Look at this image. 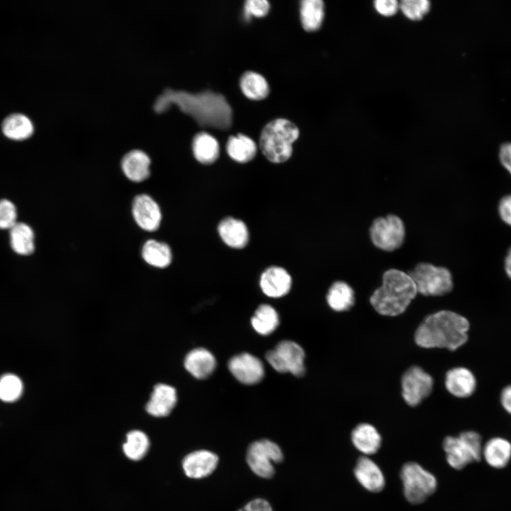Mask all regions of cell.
<instances>
[{"label":"cell","mask_w":511,"mask_h":511,"mask_svg":"<svg viewBox=\"0 0 511 511\" xmlns=\"http://www.w3.org/2000/svg\"><path fill=\"white\" fill-rule=\"evenodd\" d=\"M177 399V392L173 387L159 383L153 388L150 398L146 405V410L153 417H166L174 409Z\"/></svg>","instance_id":"obj_17"},{"label":"cell","mask_w":511,"mask_h":511,"mask_svg":"<svg viewBox=\"0 0 511 511\" xmlns=\"http://www.w3.org/2000/svg\"><path fill=\"white\" fill-rule=\"evenodd\" d=\"M353 446L362 454H375L380 448L382 438L376 428L368 423L358 424L351 432Z\"/></svg>","instance_id":"obj_22"},{"label":"cell","mask_w":511,"mask_h":511,"mask_svg":"<svg viewBox=\"0 0 511 511\" xmlns=\"http://www.w3.org/2000/svg\"><path fill=\"white\" fill-rule=\"evenodd\" d=\"M498 212L501 219L511 226V194L506 195L500 199Z\"/></svg>","instance_id":"obj_39"},{"label":"cell","mask_w":511,"mask_h":511,"mask_svg":"<svg viewBox=\"0 0 511 511\" xmlns=\"http://www.w3.org/2000/svg\"><path fill=\"white\" fill-rule=\"evenodd\" d=\"M483 446L481 436L474 431L461 432L458 436H446L443 441L446 461L456 470L480 461Z\"/></svg>","instance_id":"obj_5"},{"label":"cell","mask_w":511,"mask_h":511,"mask_svg":"<svg viewBox=\"0 0 511 511\" xmlns=\"http://www.w3.org/2000/svg\"><path fill=\"white\" fill-rule=\"evenodd\" d=\"M469 322L463 316L441 310L427 316L417 328L414 341L424 348L455 351L468 340Z\"/></svg>","instance_id":"obj_2"},{"label":"cell","mask_w":511,"mask_h":511,"mask_svg":"<svg viewBox=\"0 0 511 511\" xmlns=\"http://www.w3.org/2000/svg\"><path fill=\"white\" fill-rule=\"evenodd\" d=\"M132 214L136 224L145 231H153L160 226L162 219L160 207L148 194H138L134 198Z\"/></svg>","instance_id":"obj_13"},{"label":"cell","mask_w":511,"mask_h":511,"mask_svg":"<svg viewBox=\"0 0 511 511\" xmlns=\"http://www.w3.org/2000/svg\"><path fill=\"white\" fill-rule=\"evenodd\" d=\"M482 456L490 466L502 468L511 460V443L502 437H493L483 446Z\"/></svg>","instance_id":"obj_23"},{"label":"cell","mask_w":511,"mask_h":511,"mask_svg":"<svg viewBox=\"0 0 511 511\" xmlns=\"http://www.w3.org/2000/svg\"><path fill=\"white\" fill-rule=\"evenodd\" d=\"M23 385L21 378L12 373H6L0 378V400L13 402L23 394Z\"/></svg>","instance_id":"obj_34"},{"label":"cell","mask_w":511,"mask_h":511,"mask_svg":"<svg viewBox=\"0 0 511 511\" xmlns=\"http://www.w3.org/2000/svg\"><path fill=\"white\" fill-rule=\"evenodd\" d=\"M238 511H273V509L267 500L257 498L248 502Z\"/></svg>","instance_id":"obj_40"},{"label":"cell","mask_w":511,"mask_h":511,"mask_svg":"<svg viewBox=\"0 0 511 511\" xmlns=\"http://www.w3.org/2000/svg\"><path fill=\"white\" fill-rule=\"evenodd\" d=\"M409 275L415 283L417 292L424 296H443L454 287L449 269L429 263H418Z\"/></svg>","instance_id":"obj_7"},{"label":"cell","mask_w":511,"mask_h":511,"mask_svg":"<svg viewBox=\"0 0 511 511\" xmlns=\"http://www.w3.org/2000/svg\"><path fill=\"white\" fill-rule=\"evenodd\" d=\"M150 159L143 150L134 149L126 153L121 160V168L126 177L133 182H142L150 175Z\"/></svg>","instance_id":"obj_20"},{"label":"cell","mask_w":511,"mask_h":511,"mask_svg":"<svg viewBox=\"0 0 511 511\" xmlns=\"http://www.w3.org/2000/svg\"><path fill=\"white\" fill-rule=\"evenodd\" d=\"M500 401L504 409L511 414V385L502 390Z\"/></svg>","instance_id":"obj_42"},{"label":"cell","mask_w":511,"mask_h":511,"mask_svg":"<svg viewBox=\"0 0 511 511\" xmlns=\"http://www.w3.org/2000/svg\"><path fill=\"white\" fill-rule=\"evenodd\" d=\"M149 446V439L143 432L133 430L126 434V440L122 448L128 458L138 461L146 455Z\"/></svg>","instance_id":"obj_33"},{"label":"cell","mask_w":511,"mask_h":511,"mask_svg":"<svg viewBox=\"0 0 511 511\" xmlns=\"http://www.w3.org/2000/svg\"><path fill=\"white\" fill-rule=\"evenodd\" d=\"M305 354L303 348L292 341H280L274 349L268 351L265 358L279 373H290L301 377L305 373Z\"/></svg>","instance_id":"obj_9"},{"label":"cell","mask_w":511,"mask_h":511,"mask_svg":"<svg viewBox=\"0 0 511 511\" xmlns=\"http://www.w3.org/2000/svg\"><path fill=\"white\" fill-rule=\"evenodd\" d=\"M405 234L403 221L394 214L376 218L370 227V237L373 244L385 251H393L400 248Z\"/></svg>","instance_id":"obj_8"},{"label":"cell","mask_w":511,"mask_h":511,"mask_svg":"<svg viewBox=\"0 0 511 511\" xmlns=\"http://www.w3.org/2000/svg\"><path fill=\"white\" fill-rule=\"evenodd\" d=\"M404 495L414 505L424 502L436 490L435 476L415 462H407L400 471Z\"/></svg>","instance_id":"obj_6"},{"label":"cell","mask_w":511,"mask_h":511,"mask_svg":"<svg viewBox=\"0 0 511 511\" xmlns=\"http://www.w3.org/2000/svg\"><path fill=\"white\" fill-rule=\"evenodd\" d=\"M283 461V454L275 443L260 439L251 444L246 454V461L252 471L259 477L272 478L275 473L273 463Z\"/></svg>","instance_id":"obj_10"},{"label":"cell","mask_w":511,"mask_h":511,"mask_svg":"<svg viewBox=\"0 0 511 511\" xmlns=\"http://www.w3.org/2000/svg\"><path fill=\"white\" fill-rule=\"evenodd\" d=\"M228 368L235 378L246 385L260 382L264 376V367L261 361L248 353L233 356L228 363Z\"/></svg>","instance_id":"obj_12"},{"label":"cell","mask_w":511,"mask_h":511,"mask_svg":"<svg viewBox=\"0 0 511 511\" xmlns=\"http://www.w3.org/2000/svg\"><path fill=\"white\" fill-rule=\"evenodd\" d=\"M34 232L26 223L16 222L9 229V239L13 251L21 256H29L34 252Z\"/></svg>","instance_id":"obj_26"},{"label":"cell","mask_w":511,"mask_h":511,"mask_svg":"<svg viewBox=\"0 0 511 511\" xmlns=\"http://www.w3.org/2000/svg\"><path fill=\"white\" fill-rule=\"evenodd\" d=\"M399 6L410 19L419 20L429 11L430 3L427 0H402Z\"/></svg>","instance_id":"obj_35"},{"label":"cell","mask_w":511,"mask_h":511,"mask_svg":"<svg viewBox=\"0 0 511 511\" xmlns=\"http://www.w3.org/2000/svg\"><path fill=\"white\" fill-rule=\"evenodd\" d=\"M270 4L266 0H248L245 2V17L248 19L252 16L263 17L269 11Z\"/></svg>","instance_id":"obj_37"},{"label":"cell","mask_w":511,"mask_h":511,"mask_svg":"<svg viewBox=\"0 0 511 511\" xmlns=\"http://www.w3.org/2000/svg\"><path fill=\"white\" fill-rule=\"evenodd\" d=\"M445 387L448 392L455 397H468L476 390V380L473 373L468 368H454L446 373Z\"/></svg>","instance_id":"obj_19"},{"label":"cell","mask_w":511,"mask_h":511,"mask_svg":"<svg viewBox=\"0 0 511 511\" xmlns=\"http://www.w3.org/2000/svg\"><path fill=\"white\" fill-rule=\"evenodd\" d=\"M226 151L232 160L246 163L254 158L257 146L251 138L238 133L229 137L226 143Z\"/></svg>","instance_id":"obj_28"},{"label":"cell","mask_w":511,"mask_h":511,"mask_svg":"<svg viewBox=\"0 0 511 511\" xmlns=\"http://www.w3.org/2000/svg\"><path fill=\"white\" fill-rule=\"evenodd\" d=\"M192 151L198 162L204 165H210L219 158V145L212 136L206 132H200L193 138Z\"/></svg>","instance_id":"obj_25"},{"label":"cell","mask_w":511,"mask_h":511,"mask_svg":"<svg viewBox=\"0 0 511 511\" xmlns=\"http://www.w3.org/2000/svg\"><path fill=\"white\" fill-rule=\"evenodd\" d=\"M297 126L285 119H276L263 128L259 146L265 157L271 163L287 161L292 153V143L299 136Z\"/></svg>","instance_id":"obj_4"},{"label":"cell","mask_w":511,"mask_h":511,"mask_svg":"<svg viewBox=\"0 0 511 511\" xmlns=\"http://www.w3.org/2000/svg\"><path fill=\"white\" fill-rule=\"evenodd\" d=\"M240 87L248 99L261 100L269 93V87L265 79L260 74L248 71L240 79Z\"/></svg>","instance_id":"obj_32"},{"label":"cell","mask_w":511,"mask_h":511,"mask_svg":"<svg viewBox=\"0 0 511 511\" xmlns=\"http://www.w3.org/2000/svg\"><path fill=\"white\" fill-rule=\"evenodd\" d=\"M251 324L259 334L269 335L279 325L278 314L273 307L267 304H261L252 317Z\"/></svg>","instance_id":"obj_31"},{"label":"cell","mask_w":511,"mask_h":511,"mask_svg":"<svg viewBox=\"0 0 511 511\" xmlns=\"http://www.w3.org/2000/svg\"><path fill=\"white\" fill-rule=\"evenodd\" d=\"M409 273L392 268L383 275L382 285L370 297V303L379 314L396 317L405 312L417 294Z\"/></svg>","instance_id":"obj_3"},{"label":"cell","mask_w":511,"mask_h":511,"mask_svg":"<svg viewBox=\"0 0 511 511\" xmlns=\"http://www.w3.org/2000/svg\"><path fill=\"white\" fill-rule=\"evenodd\" d=\"M432 376L417 366L409 368L401 378L402 396L407 405L415 407L432 392Z\"/></svg>","instance_id":"obj_11"},{"label":"cell","mask_w":511,"mask_h":511,"mask_svg":"<svg viewBox=\"0 0 511 511\" xmlns=\"http://www.w3.org/2000/svg\"><path fill=\"white\" fill-rule=\"evenodd\" d=\"M17 222L14 204L6 199L0 200V229H10Z\"/></svg>","instance_id":"obj_36"},{"label":"cell","mask_w":511,"mask_h":511,"mask_svg":"<svg viewBox=\"0 0 511 511\" xmlns=\"http://www.w3.org/2000/svg\"><path fill=\"white\" fill-rule=\"evenodd\" d=\"M142 256L149 265L164 268L172 261V252L169 246L153 239L148 240L142 248Z\"/></svg>","instance_id":"obj_29"},{"label":"cell","mask_w":511,"mask_h":511,"mask_svg":"<svg viewBox=\"0 0 511 511\" xmlns=\"http://www.w3.org/2000/svg\"><path fill=\"white\" fill-rule=\"evenodd\" d=\"M219 458L207 450H198L187 454L182 461L185 475L191 478L199 479L211 475L216 468Z\"/></svg>","instance_id":"obj_14"},{"label":"cell","mask_w":511,"mask_h":511,"mask_svg":"<svg viewBox=\"0 0 511 511\" xmlns=\"http://www.w3.org/2000/svg\"><path fill=\"white\" fill-rule=\"evenodd\" d=\"M324 6L321 0H304L300 2V19L306 31L318 30L323 21Z\"/></svg>","instance_id":"obj_30"},{"label":"cell","mask_w":511,"mask_h":511,"mask_svg":"<svg viewBox=\"0 0 511 511\" xmlns=\"http://www.w3.org/2000/svg\"><path fill=\"white\" fill-rule=\"evenodd\" d=\"M1 131L4 136L10 140L22 141L32 136L34 133V126L26 115L14 113L4 119Z\"/></svg>","instance_id":"obj_24"},{"label":"cell","mask_w":511,"mask_h":511,"mask_svg":"<svg viewBox=\"0 0 511 511\" xmlns=\"http://www.w3.org/2000/svg\"><path fill=\"white\" fill-rule=\"evenodd\" d=\"M216 362L214 355L204 348L190 351L184 361L185 369L194 378L204 379L214 370Z\"/></svg>","instance_id":"obj_21"},{"label":"cell","mask_w":511,"mask_h":511,"mask_svg":"<svg viewBox=\"0 0 511 511\" xmlns=\"http://www.w3.org/2000/svg\"><path fill=\"white\" fill-rule=\"evenodd\" d=\"M172 104H177L202 126L209 124L222 128L231 125V110L221 95L209 92L192 94L166 88L155 99L153 108L156 111H163Z\"/></svg>","instance_id":"obj_1"},{"label":"cell","mask_w":511,"mask_h":511,"mask_svg":"<svg viewBox=\"0 0 511 511\" xmlns=\"http://www.w3.org/2000/svg\"><path fill=\"white\" fill-rule=\"evenodd\" d=\"M354 475L358 483L372 493L381 491L385 484L384 475L379 466L367 456H361L356 464Z\"/></svg>","instance_id":"obj_16"},{"label":"cell","mask_w":511,"mask_h":511,"mask_svg":"<svg viewBox=\"0 0 511 511\" xmlns=\"http://www.w3.org/2000/svg\"><path fill=\"white\" fill-rule=\"evenodd\" d=\"M217 230L224 243L232 248H243L248 243L249 232L241 219L225 217L219 222Z\"/></svg>","instance_id":"obj_18"},{"label":"cell","mask_w":511,"mask_h":511,"mask_svg":"<svg viewBox=\"0 0 511 511\" xmlns=\"http://www.w3.org/2000/svg\"><path fill=\"white\" fill-rule=\"evenodd\" d=\"M499 158L502 166L511 175V143H505L500 146Z\"/></svg>","instance_id":"obj_41"},{"label":"cell","mask_w":511,"mask_h":511,"mask_svg":"<svg viewBox=\"0 0 511 511\" xmlns=\"http://www.w3.org/2000/svg\"><path fill=\"white\" fill-rule=\"evenodd\" d=\"M259 284L261 290L266 296L278 298L290 292L292 278L283 268L270 266L261 274Z\"/></svg>","instance_id":"obj_15"},{"label":"cell","mask_w":511,"mask_h":511,"mask_svg":"<svg viewBox=\"0 0 511 511\" xmlns=\"http://www.w3.org/2000/svg\"><path fill=\"white\" fill-rule=\"evenodd\" d=\"M326 302L329 307L335 312L348 311L355 303L354 291L346 282L336 281L328 290Z\"/></svg>","instance_id":"obj_27"},{"label":"cell","mask_w":511,"mask_h":511,"mask_svg":"<svg viewBox=\"0 0 511 511\" xmlns=\"http://www.w3.org/2000/svg\"><path fill=\"white\" fill-rule=\"evenodd\" d=\"M374 4L377 11L385 16L395 14L399 7L398 2L395 0H377Z\"/></svg>","instance_id":"obj_38"},{"label":"cell","mask_w":511,"mask_h":511,"mask_svg":"<svg viewBox=\"0 0 511 511\" xmlns=\"http://www.w3.org/2000/svg\"><path fill=\"white\" fill-rule=\"evenodd\" d=\"M505 270L507 275L511 279V246L505 259Z\"/></svg>","instance_id":"obj_43"}]
</instances>
